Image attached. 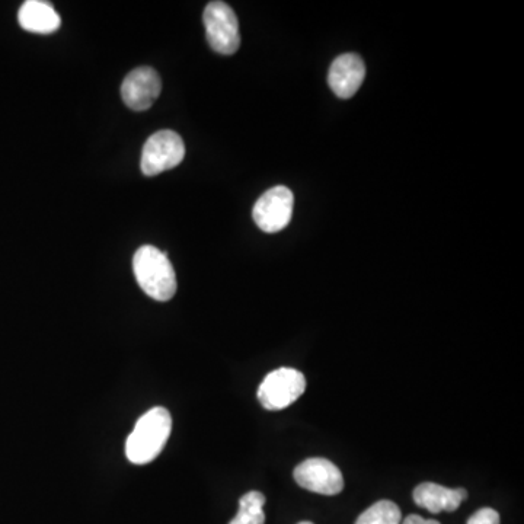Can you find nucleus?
Returning a JSON list of instances; mask_svg holds the SVG:
<instances>
[{"label": "nucleus", "instance_id": "nucleus-1", "mask_svg": "<svg viewBox=\"0 0 524 524\" xmlns=\"http://www.w3.org/2000/svg\"><path fill=\"white\" fill-rule=\"evenodd\" d=\"M172 430V417L164 407L143 414L126 443V456L134 465H148L161 455Z\"/></svg>", "mask_w": 524, "mask_h": 524}, {"label": "nucleus", "instance_id": "nucleus-2", "mask_svg": "<svg viewBox=\"0 0 524 524\" xmlns=\"http://www.w3.org/2000/svg\"><path fill=\"white\" fill-rule=\"evenodd\" d=\"M133 271L140 289L158 302H168L177 293V274L164 252L152 245L137 249Z\"/></svg>", "mask_w": 524, "mask_h": 524}, {"label": "nucleus", "instance_id": "nucleus-3", "mask_svg": "<svg viewBox=\"0 0 524 524\" xmlns=\"http://www.w3.org/2000/svg\"><path fill=\"white\" fill-rule=\"evenodd\" d=\"M306 379L299 370L281 367L265 376L258 388V401L265 410L281 411L305 393Z\"/></svg>", "mask_w": 524, "mask_h": 524}, {"label": "nucleus", "instance_id": "nucleus-4", "mask_svg": "<svg viewBox=\"0 0 524 524\" xmlns=\"http://www.w3.org/2000/svg\"><path fill=\"white\" fill-rule=\"evenodd\" d=\"M204 27L207 41L216 53H236L241 47L239 22L235 11L225 2H210L204 9Z\"/></svg>", "mask_w": 524, "mask_h": 524}, {"label": "nucleus", "instance_id": "nucleus-5", "mask_svg": "<svg viewBox=\"0 0 524 524\" xmlns=\"http://www.w3.org/2000/svg\"><path fill=\"white\" fill-rule=\"evenodd\" d=\"M184 156L185 145L180 134L171 130L158 131L143 146L140 168L146 177H155L180 165Z\"/></svg>", "mask_w": 524, "mask_h": 524}, {"label": "nucleus", "instance_id": "nucleus-6", "mask_svg": "<svg viewBox=\"0 0 524 524\" xmlns=\"http://www.w3.org/2000/svg\"><path fill=\"white\" fill-rule=\"evenodd\" d=\"M293 206L295 197L292 191L284 185H277L258 198L252 216L262 232L276 233L289 225L293 216Z\"/></svg>", "mask_w": 524, "mask_h": 524}, {"label": "nucleus", "instance_id": "nucleus-7", "mask_svg": "<svg viewBox=\"0 0 524 524\" xmlns=\"http://www.w3.org/2000/svg\"><path fill=\"white\" fill-rule=\"evenodd\" d=\"M295 481L305 490L321 495H337L344 490L340 469L327 459L312 458L295 469Z\"/></svg>", "mask_w": 524, "mask_h": 524}, {"label": "nucleus", "instance_id": "nucleus-8", "mask_svg": "<svg viewBox=\"0 0 524 524\" xmlns=\"http://www.w3.org/2000/svg\"><path fill=\"white\" fill-rule=\"evenodd\" d=\"M162 91L159 73L152 67H137L124 79L121 97L133 111H146L152 107Z\"/></svg>", "mask_w": 524, "mask_h": 524}, {"label": "nucleus", "instance_id": "nucleus-9", "mask_svg": "<svg viewBox=\"0 0 524 524\" xmlns=\"http://www.w3.org/2000/svg\"><path fill=\"white\" fill-rule=\"evenodd\" d=\"M366 78V66L360 56L353 53L337 57L329 67L328 83L338 98L354 97Z\"/></svg>", "mask_w": 524, "mask_h": 524}, {"label": "nucleus", "instance_id": "nucleus-10", "mask_svg": "<svg viewBox=\"0 0 524 524\" xmlns=\"http://www.w3.org/2000/svg\"><path fill=\"white\" fill-rule=\"evenodd\" d=\"M466 498H468V491L463 490V488L450 490V488L433 484V482H424L414 490L415 504L418 507L426 508L433 514L443 513V511L452 513V511L458 510L460 504Z\"/></svg>", "mask_w": 524, "mask_h": 524}, {"label": "nucleus", "instance_id": "nucleus-11", "mask_svg": "<svg viewBox=\"0 0 524 524\" xmlns=\"http://www.w3.org/2000/svg\"><path fill=\"white\" fill-rule=\"evenodd\" d=\"M18 21L25 31L35 34L56 33L62 25L53 5L43 0H27L19 9Z\"/></svg>", "mask_w": 524, "mask_h": 524}, {"label": "nucleus", "instance_id": "nucleus-12", "mask_svg": "<svg viewBox=\"0 0 524 524\" xmlns=\"http://www.w3.org/2000/svg\"><path fill=\"white\" fill-rule=\"evenodd\" d=\"M265 495L260 491L246 492L239 500V511L229 524H265Z\"/></svg>", "mask_w": 524, "mask_h": 524}, {"label": "nucleus", "instance_id": "nucleus-13", "mask_svg": "<svg viewBox=\"0 0 524 524\" xmlns=\"http://www.w3.org/2000/svg\"><path fill=\"white\" fill-rule=\"evenodd\" d=\"M401 510L389 500L377 501L360 514L356 524H401Z\"/></svg>", "mask_w": 524, "mask_h": 524}, {"label": "nucleus", "instance_id": "nucleus-14", "mask_svg": "<svg viewBox=\"0 0 524 524\" xmlns=\"http://www.w3.org/2000/svg\"><path fill=\"white\" fill-rule=\"evenodd\" d=\"M468 524H500V514L492 508H481L468 520Z\"/></svg>", "mask_w": 524, "mask_h": 524}, {"label": "nucleus", "instance_id": "nucleus-15", "mask_svg": "<svg viewBox=\"0 0 524 524\" xmlns=\"http://www.w3.org/2000/svg\"><path fill=\"white\" fill-rule=\"evenodd\" d=\"M402 524H440V523L436 522V520L423 519V517L417 516V514H411V516H408L407 519H405L404 523Z\"/></svg>", "mask_w": 524, "mask_h": 524}, {"label": "nucleus", "instance_id": "nucleus-16", "mask_svg": "<svg viewBox=\"0 0 524 524\" xmlns=\"http://www.w3.org/2000/svg\"><path fill=\"white\" fill-rule=\"evenodd\" d=\"M299 524H313L312 522H300Z\"/></svg>", "mask_w": 524, "mask_h": 524}]
</instances>
